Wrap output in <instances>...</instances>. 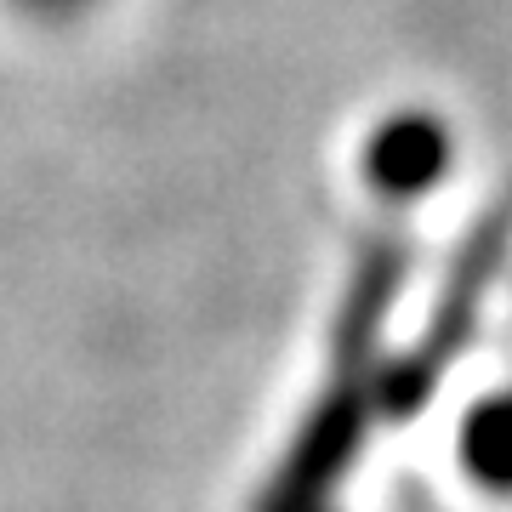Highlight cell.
I'll return each instance as SVG.
<instances>
[{
    "label": "cell",
    "instance_id": "obj_1",
    "mask_svg": "<svg viewBox=\"0 0 512 512\" xmlns=\"http://www.w3.org/2000/svg\"><path fill=\"white\" fill-rule=\"evenodd\" d=\"M467 461H473V473L495 490H512V399L495 404L490 416L473 427V439H467Z\"/></svg>",
    "mask_w": 512,
    "mask_h": 512
}]
</instances>
